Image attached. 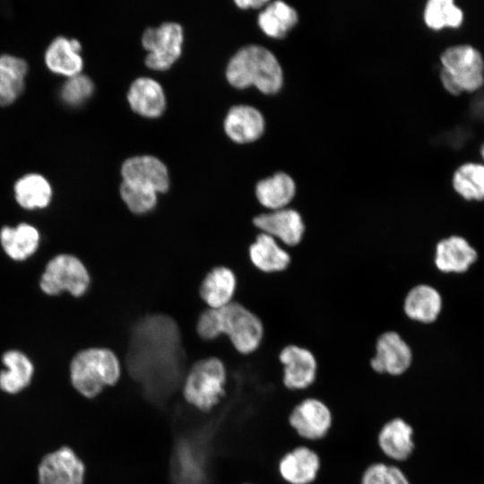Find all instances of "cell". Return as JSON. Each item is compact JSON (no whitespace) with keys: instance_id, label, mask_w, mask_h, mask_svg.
Wrapping results in <instances>:
<instances>
[{"instance_id":"5bb4252c","label":"cell","mask_w":484,"mask_h":484,"mask_svg":"<svg viewBox=\"0 0 484 484\" xmlns=\"http://www.w3.org/2000/svg\"><path fill=\"white\" fill-rule=\"evenodd\" d=\"M320 470V455L306 442L285 453L278 462L279 476L286 484H313Z\"/></svg>"},{"instance_id":"1f68e13d","label":"cell","mask_w":484,"mask_h":484,"mask_svg":"<svg viewBox=\"0 0 484 484\" xmlns=\"http://www.w3.org/2000/svg\"><path fill=\"white\" fill-rule=\"evenodd\" d=\"M359 484H411L399 464L375 462L363 471Z\"/></svg>"},{"instance_id":"8fae6325","label":"cell","mask_w":484,"mask_h":484,"mask_svg":"<svg viewBox=\"0 0 484 484\" xmlns=\"http://www.w3.org/2000/svg\"><path fill=\"white\" fill-rule=\"evenodd\" d=\"M252 224L258 232L272 236L286 248L298 246L306 233L301 213L291 206L259 212L253 217Z\"/></svg>"},{"instance_id":"ba28073f","label":"cell","mask_w":484,"mask_h":484,"mask_svg":"<svg viewBox=\"0 0 484 484\" xmlns=\"http://www.w3.org/2000/svg\"><path fill=\"white\" fill-rule=\"evenodd\" d=\"M288 422L303 442L315 443L329 434L333 416L327 403L319 398L307 396L292 408Z\"/></svg>"},{"instance_id":"ac0fdd59","label":"cell","mask_w":484,"mask_h":484,"mask_svg":"<svg viewBox=\"0 0 484 484\" xmlns=\"http://www.w3.org/2000/svg\"><path fill=\"white\" fill-rule=\"evenodd\" d=\"M478 258L476 250L462 237L439 239L434 247L433 264L443 273L466 272Z\"/></svg>"},{"instance_id":"277c9868","label":"cell","mask_w":484,"mask_h":484,"mask_svg":"<svg viewBox=\"0 0 484 484\" xmlns=\"http://www.w3.org/2000/svg\"><path fill=\"white\" fill-rule=\"evenodd\" d=\"M70 375L78 393L86 398H94L106 387L117 384L121 376V364L112 350L91 348L74 356Z\"/></svg>"},{"instance_id":"74e56055","label":"cell","mask_w":484,"mask_h":484,"mask_svg":"<svg viewBox=\"0 0 484 484\" xmlns=\"http://www.w3.org/2000/svg\"><path fill=\"white\" fill-rule=\"evenodd\" d=\"M241 484H252V483L245 482V483H241Z\"/></svg>"},{"instance_id":"7a4b0ae2","label":"cell","mask_w":484,"mask_h":484,"mask_svg":"<svg viewBox=\"0 0 484 484\" xmlns=\"http://www.w3.org/2000/svg\"><path fill=\"white\" fill-rule=\"evenodd\" d=\"M196 331L206 341L213 340L220 333L227 334L235 350L243 356L255 353L265 333L259 315L238 302L203 311L198 319Z\"/></svg>"},{"instance_id":"603a6c76","label":"cell","mask_w":484,"mask_h":484,"mask_svg":"<svg viewBox=\"0 0 484 484\" xmlns=\"http://www.w3.org/2000/svg\"><path fill=\"white\" fill-rule=\"evenodd\" d=\"M127 100L133 110L147 117L160 116L166 107V97L161 85L150 77H139L132 82Z\"/></svg>"},{"instance_id":"8d00e7d4","label":"cell","mask_w":484,"mask_h":484,"mask_svg":"<svg viewBox=\"0 0 484 484\" xmlns=\"http://www.w3.org/2000/svg\"><path fill=\"white\" fill-rule=\"evenodd\" d=\"M480 157H481V160H482V163L484 164V143L480 147Z\"/></svg>"},{"instance_id":"2e32d148","label":"cell","mask_w":484,"mask_h":484,"mask_svg":"<svg viewBox=\"0 0 484 484\" xmlns=\"http://www.w3.org/2000/svg\"><path fill=\"white\" fill-rule=\"evenodd\" d=\"M443 310V297L437 288L419 283L406 293L402 311L411 322L428 325L436 323Z\"/></svg>"},{"instance_id":"f546056e","label":"cell","mask_w":484,"mask_h":484,"mask_svg":"<svg viewBox=\"0 0 484 484\" xmlns=\"http://www.w3.org/2000/svg\"><path fill=\"white\" fill-rule=\"evenodd\" d=\"M423 20L434 30L458 29L464 21V13L453 0H429L423 10Z\"/></svg>"},{"instance_id":"d4e9b609","label":"cell","mask_w":484,"mask_h":484,"mask_svg":"<svg viewBox=\"0 0 484 484\" xmlns=\"http://www.w3.org/2000/svg\"><path fill=\"white\" fill-rule=\"evenodd\" d=\"M236 287L234 272L227 267L219 266L212 269L203 279L200 295L210 308H220L231 302Z\"/></svg>"},{"instance_id":"d6a6232c","label":"cell","mask_w":484,"mask_h":484,"mask_svg":"<svg viewBox=\"0 0 484 484\" xmlns=\"http://www.w3.org/2000/svg\"><path fill=\"white\" fill-rule=\"evenodd\" d=\"M93 90L91 79L79 73L67 78L61 88L60 96L66 105L76 107L86 101L92 95Z\"/></svg>"},{"instance_id":"44dd1931","label":"cell","mask_w":484,"mask_h":484,"mask_svg":"<svg viewBox=\"0 0 484 484\" xmlns=\"http://www.w3.org/2000/svg\"><path fill=\"white\" fill-rule=\"evenodd\" d=\"M263 114L249 105L233 106L224 119V130L236 143H246L257 140L264 132Z\"/></svg>"},{"instance_id":"d590c367","label":"cell","mask_w":484,"mask_h":484,"mask_svg":"<svg viewBox=\"0 0 484 484\" xmlns=\"http://www.w3.org/2000/svg\"><path fill=\"white\" fill-rule=\"evenodd\" d=\"M268 2L266 0H236L235 4L240 8H259L266 5Z\"/></svg>"},{"instance_id":"e0dca14e","label":"cell","mask_w":484,"mask_h":484,"mask_svg":"<svg viewBox=\"0 0 484 484\" xmlns=\"http://www.w3.org/2000/svg\"><path fill=\"white\" fill-rule=\"evenodd\" d=\"M123 180L164 193L169 187L166 165L151 155L134 156L124 161L121 168Z\"/></svg>"},{"instance_id":"484cf974","label":"cell","mask_w":484,"mask_h":484,"mask_svg":"<svg viewBox=\"0 0 484 484\" xmlns=\"http://www.w3.org/2000/svg\"><path fill=\"white\" fill-rule=\"evenodd\" d=\"M13 189L17 203L24 209L45 208L51 201L50 183L38 173L22 176L15 182Z\"/></svg>"},{"instance_id":"6da1fadb","label":"cell","mask_w":484,"mask_h":484,"mask_svg":"<svg viewBox=\"0 0 484 484\" xmlns=\"http://www.w3.org/2000/svg\"><path fill=\"white\" fill-rule=\"evenodd\" d=\"M185 353L180 331L169 315H149L132 327L126 367L146 386H173L183 375Z\"/></svg>"},{"instance_id":"4dcf8cb0","label":"cell","mask_w":484,"mask_h":484,"mask_svg":"<svg viewBox=\"0 0 484 484\" xmlns=\"http://www.w3.org/2000/svg\"><path fill=\"white\" fill-rule=\"evenodd\" d=\"M157 192L154 190L123 180L120 185V195L128 209L136 214L151 211L157 204Z\"/></svg>"},{"instance_id":"3957f363","label":"cell","mask_w":484,"mask_h":484,"mask_svg":"<svg viewBox=\"0 0 484 484\" xmlns=\"http://www.w3.org/2000/svg\"><path fill=\"white\" fill-rule=\"evenodd\" d=\"M226 77L236 88L255 86L264 94L277 93L283 84V71L276 56L256 44L235 53L227 65Z\"/></svg>"},{"instance_id":"d6986e66","label":"cell","mask_w":484,"mask_h":484,"mask_svg":"<svg viewBox=\"0 0 484 484\" xmlns=\"http://www.w3.org/2000/svg\"><path fill=\"white\" fill-rule=\"evenodd\" d=\"M249 261L261 273H280L288 269L291 255L288 249L272 236L258 232L247 248Z\"/></svg>"},{"instance_id":"f1b7e54d","label":"cell","mask_w":484,"mask_h":484,"mask_svg":"<svg viewBox=\"0 0 484 484\" xmlns=\"http://www.w3.org/2000/svg\"><path fill=\"white\" fill-rule=\"evenodd\" d=\"M452 186L467 201H483L484 164L466 162L459 166L453 174Z\"/></svg>"},{"instance_id":"cb8c5ba5","label":"cell","mask_w":484,"mask_h":484,"mask_svg":"<svg viewBox=\"0 0 484 484\" xmlns=\"http://www.w3.org/2000/svg\"><path fill=\"white\" fill-rule=\"evenodd\" d=\"M298 22V14L296 9L281 0L268 2L257 17L260 29L273 39L286 37Z\"/></svg>"},{"instance_id":"836d02e7","label":"cell","mask_w":484,"mask_h":484,"mask_svg":"<svg viewBox=\"0 0 484 484\" xmlns=\"http://www.w3.org/2000/svg\"><path fill=\"white\" fill-rule=\"evenodd\" d=\"M24 81L20 80L0 68V106L13 104L22 93Z\"/></svg>"},{"instance_id":"83f0119b","label":"cell","mask_w":484,"mask_h":484,"mask_svg":"<svg viewBox=\"0 0 484 484\" xmlns=\"http://www.w3.org/2000/svg\"><path fill=\"white\" fill-rule=\"evenodd\" d=\"M7 370L0 373V388L9 393H16L30 382L33 365L21 351H6L2 358Z\"/></svg>"},{"instance_id":"7c38bea8","label":"cell","mask_w":484,"mask_h":484,"mask_svg":"<svg viewBox=\"0 0 484 484\" xmlns=\"http://www.w3.org/2000/svg\"><path fill=\"white\" fill-rule=\"evenodd\" d=\"M282 367V384L292 392H303L315 382L318 363L315 354L306 347L289 344L278 356Z\"/></svg>"},{"instance_id":"4fadbf2b","label":"cell","mask_w":484,"mask_h":484,"mask_svg":"<svg viewBox=\"0 0 484 484\" xmlns=\"http://www.w3.org/2000/svg\"><path fill=\"white\" fill-rule=\"evenodd\" d=\"M39 484H83L85 465L67 446L47 454L39 465Z\"/></svg>"},{"instance_id":"9c48e42d","label":"cell","mask_w":484,"mask_h":484,"mask_svg":"<svg viewBox=\"0 0 484 484\" xmlns=\"http://www.w3.org/2000/svg\"><path fill=\"white\" fill-rule=\"evenodd\" d=\"M183 38V29L177 22L146 29L142 37L143 46L148 50L146 65L154 70L170 67L181 54Z\"/></svg>"},{"instance_id":"5b68a950","label":"cell","mask_w":484,"mask_h":484,"mask_svg":"<svg viewBox=\"0 0 484 484\" xmlns=\"http://www.w3.org/2000/svg\"><path fill=\"white\" fill-rule=\"evenodd\" d=\"M440 62V81L449 93L474 92L484 85V58L473 46H450L442 52Z\"/></svg>"},{"instance_id":"4316f807","label":"cell","mask_w":484,"mask_h":484,"mask_svg":"<svg viewBox=\"0 0 484 484\" xmlns=\"http://www.w3.org/2000/svg\"><path fill=\"white\" fill-rule=\"evenodd\" d=\"M39 235L31 225L21 223L15 228L4 227L0 241L4 252L14 260H24L38 248Z\"/></svg>"},{"instance_id":"30bf717a","label":"cell","mask_w":484,"mask_h":484,"mask_svg":"<svg viewBox=\"0 0 484 484\" xmlns=\"http://www.w3.org/2000/svg\"><path fill=\"white\" fill-rule=\"evenodd\" d=\"M412 363V349L399 333L386 331L377 337L374 356L369 360V366L375 373L401 376L411 368Z\"/></svg>"},{"instance_id":"52a82bcc","label":"cell","mask_w":484,"mask_h":484,"mask_svg":"<svg viewBox=\"0 0 484 484\" xmlns=\"http://www.w3.org/2000/svg\"><path fill=\"white\" fill-rule=\"evenodd\" d=\"M90 276L84 264L75 256L62 254L52 258L41 276L40 289L48 295H58L66 290L74 297L88 290Z\"/></svg>"},{"instance_id":"7402d4cb","label":"cell","mask_w":484,"mask_h":484,"mask_svg":"<svg viewBox=\"0 0 484 484\" xmlns=\"http://www.w3.org/2000/svg\"><path fill=\"white\" fill-rule=\"evenodd\" d=\"M81 43L75 39L56 37L46 49L44 61L48 70L67 78L81 73L83 60Z\"/></svg>"},{"instance_id":"e575fe53","label":"cell","mask_w":484,"mask_h":484,"mask_svg":"<svg viewBox=\"0 0 484 484\" xmlns=\"http://www.w3.org/2000/svg\"><path fill=\"white\" fill-rule=\"evenodd\" d=\"M0 68L22 81H24L29 70L25 60L9 54L0 56Z\"/></svg>"},{"instance_id":"8992f818","label":"cell","mask_w":484,"mask_h":484,"mask_svg":"<svg viewBox=\"0 0 484 484\" xmlns=\"http://www.w3.org/2000/svg\"><path fill=\"white\" fill-rule=\"evenodd\" d=\"M227 371L218 358H207L195 362L182 385L185 401L194 409L208 413L226 395Z\"/></svg>"},{"instance_id":"9a60e30c","label":"cell","mask_w":484,"mask_h":484,"mask_svg":"<svg viewBox=\"0 0 484 484\" xmlns=\"http://www.w3.org/2000/svg\"><path fill=\"white\" fill-rule=\"evenodd\" d=\"M376 443L387 462L402 464L414 453V429L404 419L392 418L380 428Z\"/></svg>"},{"instance_id":"ffe728a7","label":"cell","mask_w":484,"mask_h":484,"mask_svg":"<svg viewBox=\"0 0 484 484\" xmlns=\"http://www.w3.org/2000/svg\"><path fill=\"white\" fill-rule=\"evenodd\" d=\"M298 194L294 177L284 171L262 178L255 186V195L264 211H275L291 206Z\"/></svg>"}]
</instances>
